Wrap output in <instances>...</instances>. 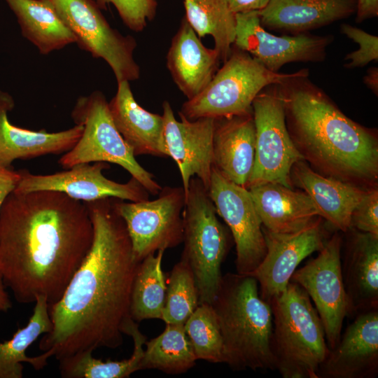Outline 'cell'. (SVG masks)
I'll return each mask as SVG.
<instances>
[{"instance_id": "6da1fadb", "label": "cell", "mask_w": 378, "mask_h": 378, "mask_svg": "<svg viewBox=\"0 0 378 378\" xmlns=\"http://www.w3.org/2000/svg\"><path fill=\"white\" fill-rule=\"evenodd\" d=\"M84 203L93 225V241L62 297L48 305L52 329L38 345L57 360L119 347L123 328L132 318L131 293L139 262L125 223L114 197Z\"/></svg>"}, {"instance_id": "7a4b0ae2", "label": "cell", "mask_w": 378, "mask_h": 378, "mask_svg": "<svg viewBox=\"0 0 378 378\" xmlns=\"http://www.w3.org/2000/svg\"><path fill=\"white\" fill-rule=\"evenodd\" d=\"M94 236L85 203L64 193L13 190L0 211V272L20 303L62 297Z\"/></svg>"}, {"instance_id": "3957f363", "label": "cell", "mask_w": 378, "mask_h": 378, "mask_svg": "<svg viewBox=\"0 0 378 378\" xmlns=\"http://www.w3.org/2000/svg\"><path fill=\"white\" fill-rule=\"evenodd\" d=\"M301 69L279 84L290 136L316 172L363 189L377 187L374 130L345 115Z\"/></svg>"}, {"instance_id": "277c9868", "label": "cell", "mask_w": 378, "mask_h": 378, "mask_svg": "<svg viewBox=\"0 0 378 378\" xmlns=\"http://www.w3.org/2000/svg\"><path fill=\"white\" fill-rule=\"evenodd\" d=\"M223 343V363L236 370L274 369L270 350L272 312L251 275H223L211 304Z\"/></svg>"}, {"instance_id": "5b68a950", "label": "cell", "mask_w": 378, "mask_h": 378, "mask_svg": "<svg viewBox=\"0 0 378 378\" xmlns=\"http://www.w3.org/2000/svg\"><path fill=\"white\" fill-rule=\"evenodd\" d=\"M269 304L272 312L270 350L274 370L284 378H318L329 351L325 331L311 298L290 281Z\"/></svg>"}, {"instance_id": "8992f818", "label": "cell", "mask_w": 378, "mask_h": 378, "mask_svg": "<svg viewBox=\"0 0 378 378\" xmlns=\"http://www.w3.org/2000/svg\"><path fill=\"white\" fill-rule=\"evenodd\" d=\"M183 211L181 259L193 273L199 304H211L223 276L221 265L229 250V233L217 217L208 190L195 176L190 181Z\"/></svg>"}, {"instance_id": "52a82bcc", "label": "cell", "mask_w": 378, "mask_h": 378, "mask_svg": "<svg viewBox=\"0 0 378 378\" xmlns=\"http://www.w3.org/2000/svg\"><path fill=\"white\" fill-rule=\"evenodd\" d=\"M296 72L270 71L248 52L232 46L223 66L197 95L183 104L179 115L192 120L251 112L253 101L260 91L270 85L283 83Z\"/></svg>"}, {"instance_id": "ba28073f", "label": "cell", "mask_w": 378, "mask_h": 378, "mask_svg": "<svg viewBox=\"0 0 378 378\" xmlns=\"http://www.w3.org/2000/svg\"><path fill=\"white\" fill-rule=\"evenodd\" d=\"M71 118L76 125L83 126V130L73 148L59 159L58 163L63 168L95 162L116 164L127 171L150 195H158L162 187L135 159L113 121L108 102L102 92L95 91L79 97Z\"/></svg>"}, {"instance_id": "9c48e42d", "label": "cell", "mask_w": 378, "mask_h": 378, "mask_svg": "<svg viewBox=\"0 0 378 378\" xmlns=\"http://www.w3.org/2000/svg\"><path fill=\"white\" fill-rule=\"evenodd\" d=\"M252 111L255 151L246 188L268 183L292 188L291 168L303 158L287 130L279 84L270 85L260 91L253 101Z\"/></svg>"}, {"instance_id": "30bf717a", "label": "cell", "mask_w": 378, "mask_h": 378, "mask_svg": "<svg viewBox=\"0 0 378 378\" xmlns=\"http://www.w3.org/2000/svg\"><path fill=\"white\" fill-rule=\"evenodd\" d=\"M74 34L78 46L111 68L117 83L137 80L135 39L112 28L94 0H46Z\"/></svg>"}, {"instance_id": "8fae6325", "label": "cell", "mask_w": 378, "mask_h": 378, "mask_svg": "<svg viewBox=\"0 0 378 378\" xmlns=\"http://www.w3.org/2000/svg\"><path fill=\"white\" fill-rule=\"evenodd\" d=\"M185 204L182 186L162 188L158 197L153 200L126 202L114 198L115 208L125 223L136 261L140 262L151 253L182 243Z\"/></svg>"}, {"instance_id": "7c38bea8", "label": "cell", "mask_w": 378, "mask_h": 378, "mask_svg": "<svg viewBox=\"0 0 378 378\" xmlns=\"http://www.w3.org/2000/svg\"><path fill=\"white\" fill-rule=\"evenodd\" d=\"M342 237L333 234L302 267L295 270L290 281L302 287L314 301L322 321L329 349L339 342L349 304L342 274Z\"/></svg>"}, {"instance_id": "4fadbf2b", "label": "cell", "mask_w": 378, "mask_h": 378, "mask_svg": "<svg viewBox=\"0 0 378 378\" xmlns=\"http://www.w3.org/2000/svg\"><path fill=\"white\" fill-rule=\"evenodd\" d=\"M208 191L217 214L226 223L233 237L237 273L251 274L262 261L266 244L248 189L230 181L213 165Z\"/></svg>"}, {"instance_id": "5bb4252c", "label": "cell", "mask_w": 378, "mask_h": 378, "mask_svg": "<svg viewBox=\"0 0 378 378\" xmlns=\"http://www.w3.org/2000/svg\"><path fill=\"white\" fill-rule=\"evenodd\" d=\"M332 36L309 32L276 36L261 24L259 10L236 13L233 46L251 55L267 69L279 72L290 62H319L325 60Z\"/></svg>"}, {"instance_id": "9a60e30c", "label": "cell", "mask_w": 378, "mask_h": 378, "mask_svg": "<svg viewBox=\"0 0 378 378\" xmlns=\"http://www.w3.org/2000/svg\"><path fill=\"white\" fill-rule=\"evenodd\" d=\"M110 168L108 162L80 163L52 174H33L20 170V180L14 190L19 192L39 190L57 191L83 202L106 197L130 202L148 200L149 193L134 178L125 183L107 178L102 171Z\"/></svg>"}, {"instance_id": "2e32d148", "label": "cell", "mask_w": 378, "mask_h": 378, "mask_svg": "<svg viewBox=\"0 0 378 378\" xmlns=\"http://www.w3.org/2000/svg\"><path fill=\"white\" fill-rule=\"evenodd\" d=\"M262 232L266 254L249 275L256 279L260 297L269 303L286 289L301 261L321 251L328 239L320 216L294 232L276 233L264 227Z\"/></svg>"}, {"instance_id": "e0dca14e", "label": "cell", "mask_w": 378, "mask_h": 378, "mask_svg": "<svg viewBox=\"0 0 378 378\" xmlns=\"http://www.w3.org/2000/svg\"><path fill=\"white\" fill-rule=\"evenodd\" d=\"M164 135L169 157L176 163L186 197L192 177L198 178L209 190L214 165L213 136L216 119H176L167 101L162 104Z\"/></svg>"}, {"instance_id": "ac0fdd59", "label": "cell", "mask_w": 378, "mask_h": 378, "mask_svg": "<svg viewBox=\"0 0 378 378\" xmlns=\"http://www.w3.org/2000/svg\"><path fill=\"white\" fill-rule=\"evenodd\" d=\"M378 372V309L356 315L329 349L318 378H370Z\"/></svg>"}, {"instance_id": "d6986e66", "label": "cell", "mask_w": 378, "mask_h": 378, "mask_svg": "<svg viewBox=\"0 0 378 378\" xmlns=\"http://www.w3.org/2000/svg\"><path fill=\"white\" fill-rule=\"evenodd\" d=\"M342 265L349 315L378 309V236L352 228Z\"/></svg>"}, {"instance_id": "ffe728a7", "label": "cell", "mask_w": 378, "mask_h": 378, "mask_svg": "<svg viewBox=\"0 0 378 378\" xmlns=\"http://www.w3.org/2000/svg\"><path fill=\"white\" fill-rule=\"evenodd\" d=\"M14 106L13 97L0 90V165L2 167L10 168L17 159L66 153L73 148L83 133V127L80 125L57 132L32 131L17 127L8 118V113Z\"/></svg>"}, {"instance_id": "44dd1931", "label": "cell", "mask_w": 378, "mask_h": 378, "mask_svg": "<svg viewBox=\"0 0 378 378\" xmlns=\"http://www.w3.org/2000/svg\"><path fill=\"white\" fill-rule=\"evenodd\" d=\"M356 4L357 0H270L259 16L265 29L296 35L351 16Z\"/></svg>"}, {"instance_id": "7402d4cb", "label": "cell", "mask_w": 378, "mask_h": 378, "mask_svg": "<svg viewBox=\"0 0 378 378\" xmlns=\"http://www.w3.org/2000/svg\"><path fill=\"white\" fill-rule=\"evenodd\" d=\"M255 151L253 111L216 119L213 136L214 166L230 181L246 188Z\"/></svg>"}, {"instance_id": "603a6c76", "label": "cell", "mask_w": 378, "mask_h": 378, "mask_svg": "<svg viewBox=\"0 0 378 378\" xmlns=\"http://www.w3.org/2000/svg\"><path fill=\"white\" fill-rule=\"evenodd\" d=\"M108 107L117 130L134 156L169 157L162 115L142 108L135 100L128 81L118 83L116 94Z\"/></svg>"}, {"instance_id": "cb8c5ba5", "label": "cell", "mask_w": 378, "mask_h": 378, "mask_svg": "<svg viewBox=\"0 0 378 378\" xmlns=\"http://www.w3.org/2000/svg\"><path fill=\"white\" fill-rule=\"evenodd\" d=\"M220 62L215 48L205 47L184 17L167 55V67L182 93L190 99L211 81Z\"/></svg>"}, {"instance_id": "d4e9b609", "label": "cell", "mask_w": 378, "mask_h": 378, "mask_svg": "<svg viewBox=\"0 0 378 378\" xmlns=\"http://www.w3.org/2000/svg\"><path fill=\"white\" fill-rule=\"evenodd\" d=\"M293 184L302 188L314 202L318 215L337 230L350 228L351 213L368 189L326 177L314 171L304 160L290 170Z\"/></svg>"}, {"instance_id": "484cf974", "label": "cell", "mask_w": 378, "mask_h": 378, "mask_svg": "<svg viewBox=\"0 0 378 378\" xmlns=\"http://www.w3.org/2000/svg\"><path fill=\"white\" fill-rule=\"evenodd\" d=\"M262 226L276 233L294 232L319 216L304 191L279 183H268L248 188Z\"/></svg>"}, {"instance_id": "4316f807", "label": "cell", "mask_w": 378, "mask_h": 378, "mask_svg": "<svg viewBox=\"0 0 378 378\" xmlns=\"http://www.w3.org/2000/svg\"><path fill=\"white\" fill-rule=\"evenodd\" d=\"M15 15L22 34L42 55L76 43V38L46 0H5Z\"/></svg>"}, {"instance_id": "83f0119b", "label": "cell", "mask_w": 378, "mask_h": 378, "mask_svg": "<svg viewBox=\"0 0 378 378\" xmlns=\"http://www.w3.org/2000/svg\"><path fill=\"white\" fill-rule=\"evenodd\" d=\"M52 329L48 302L43 296H38L31 316L27 324L19 328L10 340L0 342V378H21L23 375L22 363H28L39 370L48 365L52 357L48 351L30 357L27 356V349L42 335Z\"/></svg>"}, {"instance_id": "f1b7e54d", "label": "cell", "mask_w": 378, "mask_h": 378, "mask_svg": "<svg viewBox=\"0 0 378 378\" xmlns=\"http://www.w3.org/2000/svg\"><path fill=\"white\" fill-rule=\"evenodd\" d=\"M123 334L130 336L134 342V350L129 358L104 361L94 357L92 352H78L58 360L61 376L67 378H126L141 370L144 354L143 346L147 341L146 337L132 318L125 324Z\"/></svg>"}, {"instance_id": "f546056e", "label": "cell", "mask_w": 378, "mask_h": 378, "mask_svg": "<svg viewBox=\"0 0 378 378\" xmlns=\"http://www.w3.org/2000/svg\"><path fill=\"white\" fill-rule=\"evenodd\" d=\"M185 18L199 38L211 35L220 60L229 57L235 38L236 14L227 0H183Z\"/></svg>"}, {"instance_id": "4dcf8cb0", "label": "cell", "mask_w": 378, "mask_h": 378, "mask_svg": "<svg viewBox=\"0 0 378 378\" xmlns=\"http://www.w3.org/2000/svg\"><path fill=\"white\" fill-rule=\"evenodd\" d=\"M164 250H159L138 265L130 298V316L136 322L161 319L167 282L162 268Z\"/></svg>"}, {"instance_id": "1f68e13d", "label": "cell", "mask_w": 378, "mask_h": 378, "mask_svg": "<svg viewBox=\"0 0 378 378\" xmlns=\"http://www.w3.org/2000/svg\"><path fill=\"white\" fill-rule=\"evenodd\" d=\"M145 344L141 370L155 369L178 374L192 368L197 360L184 324L166 323L164 331Z\"/></svg>"}, {"instance_id": "d6a6232c", "label": "cell", "mask_w": 378, "mask_h": 378, "mask_svg": "<svg viewBox=\"0 0 378 378\" xmlns=\"http://www.w3.org/2000/svg\"><path fill=\"white\" fill-rule=\"evenodd\" d=\"M166 282L162 320L165 323L185 324L199 305L198 290L190 266L181 259Z\"/></svg>"}, {"instance_id": "836d02e7", "label": "cell", "mask_w": 378, "mask_h": 378, "mask_svg": "<svg viewBox=\"0 0 378 378\" xmlns=\"http://www.w3.org/2000/svg\"><path fill=\"white\" fill-rule=\"evenodd\" d=\"M184 328L197 360L223 363V339L211 304H199Z\"/></svg>"}, {"instance_id": "e575fe53", "label": "cell", "mask_w": 378, "mask_h": 378, "mask_svg": "<svg viewBox=\"0 0 378 378\" xmlns=\"http://www.w3.org/2000/svg\"><path fill=\"white\" fill-rule=\"evenodd\" d=\"M102 9L111 4L116 8L124 24L134 31H141L148 20L156 15L157 2L155 0H96Z\"/></svg>"}, {"instance_id": "d590c367", "label": "cell", "mask_w": 378, "mask_h": 378, "mask_svg": "<svg viewBox=\"0 0 378 378\" xmlns=\"http://www.w3.org/2000/svg\"><path fill=\"white\" fill-rule=\"evenodd\" d=\"M341 32L358 44L359 48L345 57L348 69L363 67L378 60V37L349 24H342Z\"/></svg>"}, {"instance_id": "8d00e7d4", "label": "cell", "mask_w": 378, "mask_h": 378, "mask_svg": "<svg viewBox=\"0 0 378 378\" xmlns=\"http://www.w3.org/2000/svg\"><path fill=\"white\" fill-rule=\"evenodd\" d=\"M350 228L378 236V190L368 189L354 209Z\"/></svg>"}, {"instance_id": "74e56055", "label": "cell", "mask_w": 378, "mask_h": 378, "mask_svg": "<svg viewBox=\"0 0 378 378\" xmlns=\"http://www.w3.org/2000/svg\"><path fill=\"white\" fill-rule=\"evenodd\" d=\"M20 178L19 171L0 165V211L6 197L17 187Z\"/></svg>"}, {"instance_id": "f35d334b", "label": "cell", "mask_w": 378, "mask_h": 378, "mask_svg": "<svg viewBox=\"0 0 378 378\" xmlns=\"http://www.w3.org/2000/svg\"><path fill=\"white\" fill-rule=\"evenodd\" d=\"M270 0H227L230 10L234 13H245L263 9Z\"/></svg>"}, {"instance_id": "ab89813d", "label": "cell", "mask_w": 378, "mask_h": 378, "mask_svg": "<svg viewBox=\"0 0 378 378\" xmlns=\"http://www.w3.org/2000/svg\"><path fill=\"white\" fill-rule=\"evenodd\" d=\"M356 21L361 22L378 15V0H357Z\"/></svg>"}, {"instance_id": "60d3db41", "label": "cell", "mask_w": 378, "mask_h": 378, "mask_svg": "<svg viewBox=\"0 0 378 378\" xmlns=\"http://www.w3.org/2000/svg\"><path fill=\"white\" fill-rule=\"evenodd\" d=\"M363 82L376 95L378 94V69L372 67L363 77Z\"/></svg>"}, {"instance_id": "b9f144b4", "label": "cell", "mask_w": 378, "mask_h": 378, "mask_svg": "<svg viewBox=\"0 0 378 378\" xmlns=\"http://www.w3.org/2000/svg\"><path fill=\"white\" fill-rule=\"evenodd\" d=\"M11 307L12 303L5 290V284L0 272V311L6 312Z\"/></svg>"}, {"instance_id": "7bdbcfd3", "label": "cell", "mask_w": 378, "mask_h": 378, "mask_svg": "<svg viewBox=\"0 0 378 378\" xmlns=\"http://www.w3.org/2000/svg\"><path fill=\"white\" fill-rule=\"evenodd\" d=\"M155 1H156V0H155Z\"/></svg>"}]
</instances>
